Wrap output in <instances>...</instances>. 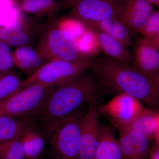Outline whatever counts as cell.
Returning a JSON list of instances; mask_svg holds the SVG:
<instances>
[{"mask_svg":"<svg viewBox=\"0 0 159 159\" xmlns=\"http://www.w3.org/2000/svg\"><path fill=\"white\" fill-rule=\"evenodd\" d=\"M14 66L12 52L5 42L0 41V72L12 70Z\"/></svg>","mask_w":159,"mask_h":159,"instance_id":"obj_27","label":"cell"},{"mask_svg":"<svg viewBox=\"0 0 159 159\" xmlns=\"http://www.w3.org/2000/svg\"><path fill=\"white\" fill-rule=\"evenodd\" d=\"M143 38L159 48V11L154 10L140 31Z\"/></svg>","mask_w":159,"mask_h":159,"instance_id":"obj_25","label":"cell"},{"mask_svg":"<svg viewBox=\"0 0 159 159\" xmlns=\"http://www.w3.org/2000/svg\"><path fill=\"white\" fill-rule=\"evenodd\" d=\"M121 159H145L149 156L151 140L141 134L124 128L117 129Z\"/></svg>","mask_w":159,"mask_h":159,"instance_id":"obj_11","label":"cell"},{"mask_svg":"<svg viewBox=\"0 0 159 159\" xmlns=\"http://www.w3.org/2000/svg\"><path fill=\"white\" fill-rule=\"evenodd\" d=\"M98 106L89 105L80 126L79 159H93L99 143L102 125L98 119Z\"/></svg>","mask_w":159,"mask_h":159,"instance_id":"obj_10","label":"cell"},{"mask_svg":"<svg viewBox=\"0 0 159 159\" xmlns=\"http://www.w3.org/2000/svg\"><path fill=\"white\" fill-rule=\"evenodd\" d=\"M82 106L55 122L45 132L53 159H79L80 126L86 112Z\"/></svg>","mask_w":159,"mask_h":159,"instance_id":"obj_3","label":"cell"},{"mask_svg":"<svg viewBox=\"0 0 159 159\" xmlns=\"http://www.w3.org/2000/svg\"><path fill=\"white\" fill-rule=\"evenodd\" d=\"M89 69L105 88L127 94L151 108L159 109V87L132 65L105 56L93 58Z\"/></svg>","mask_w":159,"mask_h":159,"instance_id":"obj_2","label":"cell"},{"mask_svg":"<svg viewBox=\"0 0 159 159\" xmlns=\"http://www.w3.org/2000/svg\"><path fill=\"white\" fill-rule=\"evenodd\" d=\"M35 51L44 63L54 60L74 61L89 58L80 53L76 39L58 29L55 21L43 29Z\"/></svg>","mask_w":159,"mask_h":159,"instance_id":"obj_4","label":"cell"},{"mask_svg":"<svg viewBox=\"0 0 159 159\" xmlns=\"http://www.w3.org/2000/svg\"><path fill=\"white\" fill-rule=\"evenodd\" d=\"M132 65L159 87V48L144 38H139L134 46Z\"/></svg>","mask_w":159,"mask_h":159,"instance_id":"obj_9","label":"cell"},{"mask_svg":"<svg viewBox=\"0 0 159 159\" xmlns=\"http://www.w3.org/2000/svg\"><path fill=\"white\" fill-rule=\"evenodd\" d=\"M12 55L14 66L29 75L44 63L36 51L30 46L16 48Z\"/></svg>","mask_w":159,"mask_h":159,"instance_id":"obj_17","label":"cell"},{"mask_svg":"<svg viewBox=\"0 0 159 159\" xmlns=\"http://www.w3.org/2000/svg\"><path fill=\"white\" fill-rule=\"evenodd\" d=\"M145 1L152 6L153 5L159 8V0H145Z\"/></svg>","mask_w":159,"mask_h":159,"instance_id":"obj_31","label":"cell"},{"mask_svg":"<svg viewBox=\"0 0 159 159\" xmlns=\"http://www.w3.org/2000/svg\"><path fill=\"white\" fill-rule=\"evenodd\" d=\"M54 87L35 84L22 89L0 102V116L30 119L37 113Z\"/></svg>","mask_w":159,"mask_h":159,"instance_id":"obj_6","label":"cell"},{"mask_svg":"<svg viewBox=\"0 0 159 159\" xmlns=\"http://www.w3.org/2000/svg\"><path fill=\"white\" fill-rule=\"evenodd\" d=\"M93 159H121V152L113 129L102 126L97 150Z\"/></svg>","mask_w":159,"mask_h":159,"instance_id":"obj_18","label":"cell"},{"mask_svg":"<svg viewBox=\"0 0 159 159\" xmlns=\"http://www.w3.org/2000/svg\"><path fill=\"white\" fill-rule=\"evenodd\" d=\"M16 4V0H0V10L9 9Z\"/></svg>","mask_w":159,"mask_h":159,"instance_id":"obj_29","label":"cell"},{"mask_svg":"<svg viewBox=\"0 0 159 159\" xmlns=\"http://www.w3.org/2000/svg\"><path fill=\"white\" fill-rule=\"evenodd\" d=\"M75 39L77 49L84 57L94 58L100 52L95 33L89 26L84 33Z\"/></svg>","mask_w":159,"mask_h":159,"instance_id":"obj_23","label":"cell"},{"mask_svg":"<svg viewBox=\"0 0 159 159\" xmlns=\"http://www.w3.org/2000/svg\"><path fill=\"white\" fill-rule=\"evenodd\" d=\"M19 8L24 13L37 16L53 17L65 6L59 0H16Z\"/></svg>","mask_w":159,"mask_h":159,"instance_id":"obj_15","label":"cell"},{"mask_svg":"<svg viewBox=\"0 0 159 159\" xmlns=\"http://www.w3.org/2000/svg\"><path fill=\"white\" fill-rule=\"evenodd\" d=\"M22 81L13 70L0 72V102L9 99L20 90Z\"/></svg>","mask_w":159,"mask_h":159,"instance_id":"obj_22","label":"cell"},{"mask_svg":"<svg viewBox=\"0 0 159 159\" xmlns=\"http://www.w3.org/2000/svg\"><path fill=\"white\" fill-rule=\"evenodd\" d=\"M91 28L96 35L100 51L106 56L120 62L128 64L132 63V55L127 48L108 34L97 29Z\"/></svg>","mask_w":159,"mask_h":159,"instance_id":"obj_14","label":"cell"},{"mask_svg":"<svg viewBox=\"0 0 159 159\" xmlns=\"http://www.w3.org/2000/svg\"><path fill=\"white\" fill-rule=\"evenodd\" d=\"M0 159H25L20 137L0 145Z\"/></svg>","mask_w":159,"mask_h":159,"instance_id":"obj_26","label":"cell"},{"mask_svg":"<svg viewBox=\"0 0 159 159\" xmlns=\"http://www.w3.org/2000/svg\"><path fill=\"white\" fill-rule=\"evenodd\" d=\"M30 125L28 119L0 116V145L21 137L25 129Z\"/></svg>","mask_w":159,"mask_h":159,"instance_id":"obj_20","label":"cell"},{"mask_svg":"<svg viewBox=\"0 0 159 159\" xmlns=\"http://www.w3.org/2000/svg\"><path fill=\"white\" fill-rule=\"evenodd\" d=\"M58 29L73 38L77 39L84 33L88 26L76 18L66 17L55 21Z\"/></svg>","mask_w":159,"mask_h":159,"instance_id":"obj_24","label":"cell"},{"mask_svg":"<svg viewBox=\"0 0 159 159\" xmlns=\"http://www.w3.org/2000/svg\"><path fill=\"white\" fill-rule=\"evenodd\" d=\"M11 34V31L8 28L4 26H0V41L6 42Z\"/></svg>","mask_w":159,"mask_h":159,"instance_id":"obj_28","label":"cell"},{"mask_svg":"<svg viewBox=\"0 0 159 159\" xmlns=\"http://www.w3.org/2000/svg\"><path fill=\"white\" fill-rule=\"evenodd\" d=\"M149 156L150 159H159V145L154 144L151 147Z\"/></svg>","mask_w":159,"mask_h":159,"instance_id":"obj_30","label":"cell"},{"mask_svg":"<svg viewBox=\"0 0 159 159\" xmlns=\"http://www.w3.org/2000/svg\"><path fill=\"white\" fill-rule=\"evenodd\" d=\"M33 21L26 17L22 25L17 30L11 32L6 42L10 48L30 46L39 29L37 25Z\"/></svg>","mask_w":159,"mask_h":159,"instance_id":"obj_21","label":"cell"},{"mask_svg":"<svg viewBox=\"0 0 159 159\" xmlns=\"http://www.w3.org/2000/svg\"><path fill=\"white\" fill-rule=\"evenodd\" d=\"M153 10L145 0H125L120 19L129 32L139 33Z\"/></svg>","mask_w":159,"mask_h":159,"instance_id":"obj_12","label":"cell"},{"mask_svg":"<svg viewBox=\"0 0 159 159\" xmlns=\"http://www.w3.org/2000/svg\"><path fill=\"white\" fill-rule=\"evenodd\" d=\"M128 129L136 132L148 139L154 144L159 145V112L158 110L144 108L136 116L125 126L119 128Z\"/></svg>","mask_w":159,"mask_h":159,"instance_id":"obj_13","label":"cell"},{"mask_svg":"<svg viewBox=\"0 0 159 159\" xmlns=\"http://www.w3.org/2000/svg\"><path fill=\"white\" fill-rule=\"evenodd\" d=\"M34 159H38V158Z\"/></svg>","mask_w":159,"mask_h":159,"instance_id":"obj_32","label":"cell"},{"mask_svg":"<svg viewBox=\"0 0 159 159\" xmlns=\"http://www.w3.org/2000/svg\"><path fill=\"white\" fill-rule=\"evenodd\" d=\"M93 58L79 61L54 60L43 64L22 81V88L40 84L55 86L64 83L90 68Z\"/></svg>","mask_w":159,"mask_h":159,"instance_id":"obj_5","label":"cell"},{"mask_svg":"<svg viewBox=\"0 0 159 159\" xmlns=\"http://www.w3.org/2000/svg\"><path fill=\"white\" fill-rule=\"evenodd\" d=\"M25 159L38 158L42 152L45 144L43 134L33 125L27 126L20 137Z\"/></svg>","mask_w":159,"mask_h":159,"instance_id":"obj_19","label":"cell"},{"mask_svg":"<svg viewBox=\"0 0 159 159\" xmlns=\"http://www.w3.org/2000/svg\"><path fill=\"white\" fill-rule=\"evenodd\" d=\"M85 24L113 38L127 48L130 45L129 31L122 22L120 18H114L101 21Z\"/></svg>","mask_w":159,"mask_h":159,"instance_id":"obj_16","label":"cell"},{"mask_svg":"<svg viewBox=\"0 0 159 159\" xmlns=\"http://www.w3.org/2000/svg\"><path fill=\"white\" fill-rule=\"evenodd\" d=\"M104 89L93 71L88 69L73 79L54 86L37 113L29 119L32 125L40 123L45 132L85 103L98 106Z\"/></svg>","mask_w":159,"mask_h":159,"instance_id":"obj_1","label":"cell"},{"mask_svg":"<svg viewBox=\"0 0 159 159\" xmlns=\"http://www.w3.org/2000/svg\"><path fill=\"white\" fill-rule=\"evenodd\" d=\"M125 0H62L72 16L84 23L120 18Z\"/></svg>","mask_w":159,"mask_h":159,"instance_id":"obj_7","label":"cell"},{"mask_svg":"<svg viewBox=\"0 0 159 159\" xmlns=\"http://www.w3.org/2000/svg\"><path fill=\"white\" fill-rule=\"evenodd\" d=\"M142 102L125 93H119L98 107L99 113L107 117L116 128L125 126L144 109Z\"/></svg>","mask_w":159,"mask_h":159,"instance_id":"obj_8","label":"cell"}]
</instances>
